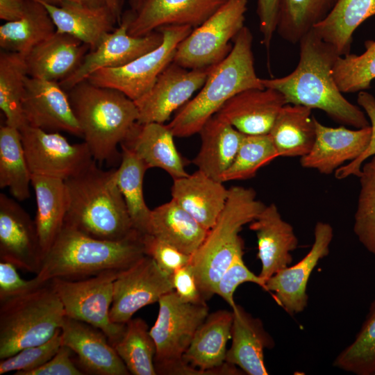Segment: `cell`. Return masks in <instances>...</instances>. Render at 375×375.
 Returning <instances> with one entry per match:
<instances>
[{
    "mask_svg": "<svg viewBox=\"0 0 375 375\" xmlns=\"http://www.w3.org/2000/svg\"><path fill=\"white\" fill-rule=\"evenodd\" d=\"M299 60L290 74L261 78L265 88L281 92L286 103L324 111L337 123L362 128L370 126L365 112L349 102L339 90L333 68L340 56L313 29L299 42Z\"/></svg>",
    "mask_w": 375,
    "mask_h": 375,
    "instance_id": "1",
    "label": "cell"
},
{
    "mask_svg": "<svg viewBox=\"0 0 375 375\" xmlns=\"http://www.w3.org/2000/svg\"><path fill=\"white\" fill-rule=\"evenodd\" d=\"M95 161L65 181L68 207L64 226L103 240L143 235L133 226L115 169L103 170Z\"/></svg>",
    "mask_w": 375,
    "mask_h": 375,
    "instance_id": "2",
    "label": "cell"
},
{
    "mask_svg": "<svg viewBox=\"0 0 375 375\" xmlns=\"http://www.w3.org/2000/svg\"><path fill=\"white\" fill-rule=\"evenodd\" d=\"M143 236L103 240L64 226L44 256L36 276L48 281L56 278L76 280L120 272L145 256Z\"/></svg>",
    "mask_w": 375,
    "mask_h": 375,
    "instance_id": "3",
    "label": "cell"
},
{
    "mask_svg": "<svg viewBox=\"0 0 375 375\" xmlns=\"http://www.w3.org/2000/svg\"><path fill=\"white\" fill-rule=\"evenodd\" d=\"M252 42V33L244 26L234 39L228 56L212 67L198 94L167 124L175 137L199 133L231 97L247 89L265 88L256 73Z\"/></svg>",
    "mask_w": 375,
    "mask_h": 375,
    "instance_id": "4",
    "label": "cell"
},
{
    "mask_svg": "<svg viewBox=\"0 0 375 375\" xmlns=\"http://www.w3.org/2000/svg\"><path fill=\"white\" fill-rule=\"evenodd\" d=\"M92 158L108 161L138 122V110L132 99L115 89L84 80L67 91Z\"/></svg>",
    "mask_w": 375,
    "mask_h": 375,
    "instance_id": "5",
    "label": "cell"
},
{
    "mask_svg": "<svg viewBox=\"0 0 375 375\" xmlns=\"http://www.w3.org/2000/svg\"><path fill=\"white\" fill-rule=\"evenodd\" d=\"M265 206L257 199L253 188L239 185L228 188L224 210L190 262L205 300L214 294L220 277L235 256L244 254V243L239 233Z\"/></svg>",
    "mask_w": 375,
    "mask_h": 375,
    "instance_id": "6",
    "label": "cell"
},
{
    "mask_svg": "<svg viewBox=\"0 0 375 375\" xmlns=\"http://www.w3.org/2000/svg\"><path fill=\"white\" fill-rule=\"evenodd\" d=\"M65 317L51 280L0 302V360L47 342L61 328Z\"/></svg>",
    "mask_w": 375,
    "mask_h": 375,
    "instance_id": "7",
    "label": "cell"
},
{
    "mask_svg": "<svg viewBox=\"0 0 375 375\" xmlns=\"http://www.w3.org/2000/svg\"><path fill=\"white\" fill-rule=\"evenodd\" d=\"M247 0H229L183 40L173 62L187 69L212 67L231 51L233 41L244 26Z\"/></svg>",
    "mask_w": 375,
    "mask_h": 375,
    "instance_id": "8",
    "label": "cell"
},
{
    "mask_svg": "<svg viewBox=\"0 0 375 375\" xmlns=\"http://www.w3.org/2000/svg\"><path fill=\"white\" fill-rule=\"evenodd\" d=\"M156 321L149 332L156 344L154 366L157 374L181 362L193 337L209 314L206 303L181 301L174 291L158 301Z\"/></svg>",
    "mask_w": 375,
    "mask_h": 375,
    "instance_id": "9",
    "label": "cell"
},
{
    "mask_svg": "<svg viewBox=\"0 0 375 375\" xmlns=\"http://www.w3.org/2000/svg\"><path fill=\"white\" fill-rule=\"evenodd\" d=\"M162 43L156 49L119 67L100 69L88 78L92 84L115 89L133 101L144 95L162 72L173 62L180 42L193 30L189 26H165L158 28Z\"/></svg>",
    "mask_w": 375,
    "mask_h": 375,
    "instance_id": "10",
    "label": "cell"
},
{
    "mask_svg": "<svg viewBox=\"0 0 375 375\" xmlns=\"http://www.w3.org/2000/svg\"><path fill=\"white\" fill-rule=\"evenodd\" d=\"M119 273L106 272L76 280L51 279L66 317L101 329L112 345L122 337L125 328V324L113 323L109 315L113 283Z\"/></svg>",
    "mask_w": 375,
    "mask_h": 375,
    "instance_id": "11",
    "label": "cell"
},
{
    "mask_svg": "<svg viewBox=\"0 0 375 375\" xmlns=\"http://www.w3.org/2000/svg\"><path fill=\"white\" fill-rule=\"evenodd\" d=\"M19 130L31 175L65 181L95 160L84 142L72 144L58 132L28 124Z\"/></svg>",
    "mask_w": 375,
    "mask_h": 375,
    "instance_id": "12",
    "label": "cell"
},
{
    "mask_svg": "<svg viewBox=\"0 0 375 375\" xmlns=\"http://www.w3.org/2000/svg\"><path fill=\"white\" fill-rule=\"evenodd\" d=\"M172 291V276L145 255L115 279L110 319L113 323L126 324L140 309L158 302Z\"/></svg>",
    "mask_w": 375,
    "mask_h": 375,
    "instance_id": "13",
    "label": "cell"
},
{
    "mask_svg": "<svg viewBox=\"0 0 375 375\" xmlns=\"http://www.w3.org/2000/svg\"><path fill=\"white\" fill-rule=\"evenodd\" d=\"M131 19V11H128L123 15L117 28L107 33L94 49H90L77 69L59 83L65 90L86 80L100 69L125 65L162 43L163 35L159 29L142 36L130 35Z\"/></svg>",
    "mask_w": 375,
    "mask_h": 375,
    "instance_id": "14",
    "label": "cell"
},
{
    "mask_svg": "<svg viewBox=\"0 0 375 375\" xmlns=\"http://www.w3.org/2000/svg\"><path fill=\"white\" fill-rule=\"evenodd\" d=\"M212 67L191 69L171 62L151 88L134 101L138 110V123L164 124L201 88Z\"/></svg>",
    "mask_w": 375,
    "mask_h": 375,
    "instance_id": "15",
    "label": "cell"
},
{
    "mask_svg": "<svg viewBox=\"0 0 375 375\" xmlns=\"http://www.w3.org/2000/svg\"><path fill=\"white\" fill-rule=\"evenodd\" d=\"M44 254L35 225L14 199L0 194V260L38 274Z\"/></svg>",
    "mask_w": 375,
    "mask_h": 375,
    "instance_id": "16",
    "label": "cell"
},
{
    "mask_svg": "<svg viewBox=\"0 0 375 375\" xmlns=\"http://www.w3.org/2000/svg\"><path fill=\"white\" fill-rule=\"evenodd\" d=\"M333 238L331 225L317 222L314 228V242L308 253L295 265L280 270L266 281V291L273 293L276 301L288 313L293 315L307 307L308 280L319 261L328 255Z\"/></svg>",
    "mask_w": 375,
    "mask_h": 375,
    "instance_id": "17",
    "label": "cell"
},
{
    "mask_svg": "<svg viewBox=\"0 0 375 375\" xmlns=\"http://www.w3.org/2000/svg\"><path fill=\"white\" fill-rule=\"evenodd\" d=\"M22 105L26 124L82 138L67 92L59 82L27 76Z\"/></svg>",
    "mask_w": 375,
    "mask_h": 375,
    "instance_id": "18",
    "label": "cell"
},
{
    "mask_svg": "<svg viewBox=\"0 0 375 375\" xmlns=\"http://www.w3.org/2000/svg\"><path fill=\"white\" fill-rule=\"evenodd\" d=\"M62 344L77 356L85 374L128 375L125 364L99 328L65 317L61 327Z\"/></svg>",
    "mask_w": 375,
    "mask_h": 375,
    "instance_id": "19",
    "label": "cell"
},
{
    "mask_svg": "<svg viewBox=\"0 0 375 375\" xmlns=\"http://www.w3.org/2000/svg\"><path fill=\"white\" fill-rule=\"evenodd\" d=\"M229 0H142L131 11L128 33L142 36L165 26L202 24Z\"/></svg>",
    "mask_w": 375,
    "mask_h": 375,
    "instance_id": "20",
    "label": "cell"
},
{
    "mask_svg": "<svg viewBox=\"0 0 375 375\" xmlns=\"http://www.w3.org/2000/svg\"><path fill=\"white\" fill-rule=\"evenodd\" d=\"M233 312L219 310L208 314L197 328L183 356L200 374H243L237 367L226 362V345L231 338Z\"/></svg>",
    "mask_w": 375,
    "mask_h": 375,
    "instance_id": "21",
    "label": "cell"
},
{
    "mask_svg": "<svg viewBox=\"0 0 375 375\" xmlns=\"http://www.w3.org/2000/svg\"><path fill=\"white\" fill-rule=\"evenodd\" d=\"M316 138L310 151L300 158L301 167L331 174L346 162L356 159L367 148L371 126L351 130L324 126L315 119Z\"/></svg>",
    "mask_w": 375,
    "mask_h": 375,
    "instance_id": "22",
    "label": "cell"
},
{
    "mask_svg": "<svg viewBox=\"0 0 375 375\" xmlns=\"http://www.w3.org/2000/svg\"><path fill=\"white\" fill-rule=\"evenodd\" d=\"M258 242V258L261 262L259 276L266 281L292 262L291 252L299 244L293 226L285 221L274 203L266 205L249 224Z\"/></svg>",
    "mask_w": 375,
    "mask_h": 375,
    "instance_id": "23",
    "label": "cell"
},
{
    "mask_svg": "<svg viewBox=\"0 0 375 375\" xmlns=\"http://www.w3.org/2000/svg\"><path fill=\"white\" fill-rule=\"evenodd\" d=\"M285 104L274 89L251 88L231 97L215 115L244 135H265Z\"/></svg>",
    "mask_w": 375,
    "mask_h": 375,
    "instance_id": "24",
    "label": "cell"
},
{
    "mask_svg": "<svg viewBox=\"0 0 375 375\" xmlns=\"http://www.w3.org/2000/svg\"><path fill=\"white\" fill-rule=\"evenodd\" d=\"M89 49L79 40L56 31L25 56L28 75L60 83L77 69Z\"/></svg>",
    "mask_w": 375,
    "mask_h": 375,
    "instance_id": "25",
    "label": "cell"
},
{
    "mask_svg": "<svg viewBox=\"0 0 375 375\" xmlns=\"http://www.w3.org/2000/svg\"><path fill=\"white\" fill-rule=\"evenodd\" d=\"M231 310L233 312L232 343L227 350L226 362L249 375H267L264 350L274 346V340L259 318L253 317L238 304Z\"/></svg>",
    "mask_w": 375,
    "mask_h": 375,
    "instance_id": "26",
    "label": "cell"
},
{
    "mask_svg": "<svg viewBox=\"0 0 375 375\" xmlns=\"http://www.w3.org/2000/svg\"><path fill=\"white\" fill-rule=\"evenodd\" d=\"M173 181L172 199L209 230L225 207L228 189L199 169Z\"/></svg>",
    "mask_w": 375,
    "mask_h": 375,
    "instance_id": "27",
    "label": "cell"
},
{
    "mask_svg": "<svg viewBox=\"0 0 375 375\" xmlns=\"http://www.w3.org/2000/svg\"><path fill=\"white\" fill-rule=\"evenodd\" d=\"M174 137L164 124L137 122L121 144L131 149L149 169H162L174 180L189 174L175 145Z\"/></svg>",
    "mask_w": 375,
    "mask_h": 375,
    "instance_id": "28",
    "label": "cell"
},
{
    "mask_svg": "<svg viewBox=\"0 0 375 375\" xmlns=\"http://www.w3.org/2000/svg\"><path fill=\"white\" fill-rule=\"evenodd\" d=\"M38 2L48 11L57 32L79 40L90 49H94L107 33L114 30L117 24L107 6L90 7L69 2L55 6Z\"/></svg>",
    "mask_w": 375,
    "mask_h": 375,
    "instance_id": "29",
    "label": "cell"
},
{
    "mask_svg": "<svg viewBox=\"0 0 375 375\" xmlns=\"http://www.w3.org/2000/svg\"><path fill=\"white\" fill-rule=\"evenodd\" d=\"M199 133L201 144L192 162L199 170L221 181L237 154L244 134L217 115L205 123Z\"/></svg>",
    "mask_w": 375,
    "mask_h": 375,
    "instance_id": "30",
    "label": "cell"
},
{
    "mask_svg": "<svg viewBox=\"0 0 375 375\" xmlns=\"http://www.w3.org/2000/svg\"><path fill=\"white\" fill-rule=\"evenodd\" d=\"M31 183L37 205L35 222L44 256L64 226L67 191L65 181L60 178L31 175Z\"/></svg>",
    "mask_w": 375,
    "mask_h": 375,
    "instance_id": "31",
    "label": "cell"
},
{
    "mask_svg": "<svg viewBox=\"0 0 375 375\" xmlns=\"http://www.w3.org/2000/svg\"><path fill=\"white\" fill-rule=\"evenodd\" d=\"M315 119L308 107H282L268 133L278 157L301 158L310 151L316 138Z\"/></svg>",
    "mask_w": 375,
    "mask_h": 375,
    "instance_id": "32",
    "label": "cell"
},
{
    "mask_svg": "<svg viewBox=\"0 0 375 375\" xmlns=\"http://www.w3.org/2000/svg\"><path fill=\"white\" fill-rule=\"evenodd\" d=\"M208 231L173 199L151 210L149 234L188 255L196 252Z\"/></svg>",
    "mask_w": 375,
    "mask_h": 375,
    "instance_id": "33",
    "label": "cell"
},
{
    "mask_svg": "<svg viewBox=\"0 0 375 375\" xmlns=\"http://www.w3.org/2000/svg\"><path fill=\"white\" fill-rule=\"evenodd\" d=\"M375 15V0H337L315 32L340 56L351 53L353 34L368 18Z\"/></svg>",
    "mask_w": 375,
    "mask_h": 375,
    "instance_id": "34",
    "label": "cell"
},
{
    "mask_svg": "<svg viewBox=\"0 0 375 375\" xmlns=\"http://www.w3.org/2000/svg\"><path fill=\"white\" fill-rule=\"evenodd\" d=\"M56 31L44 6L35 0H28L26 11L19 19L0 26V47L3 51L26 56Z\"/></svg>",
    "mask_w": 375,
    "mask_h": 375,
    "instance_id": "35",
    "label": "cell"
},
{
    "mask_svg": "<svg viewBox=\"0 0 375 375\" xmlns=\"http://www.w3.org/2000/svg\"><path fill=\"white\" fill-rule=\"evenodd\" d=\"M122 160L115 169L116 183L125 201L135 231L149 234L151 210L147 206L143 192V181L147 165L131 149L121 144Z\"/></svg>",
    "mask_w": 375,
    "mask_h": 375,
    "instance_id": "36",
    "label": "cell"
},
{
    "mask_svg": "<svg viewBox=\"0 0 375 375\" xmlns=\"http://www.w3.org/2000/svg\"><path fill=\"white\" fill-rule=\"evenodd\" d=\"M31 173L28 167L19 130L7 124L0 127V188H8L22 201L30 196Z\"/></svg>",
    "mask_w": 375,
    "mask_h": 375,
    "instance_id": "37",
    "label": "cell"
},
{
    "mask_svg": "<svg viewBox=\"0 0 375 375\" xmlns=\"http://www.w3.org/2000/svg\"><path fill=\"white\" fill-rule=\"evenodd\" d=\"M27 76L25 56L1 51L0 108L6 117V124L18 129L26 125L22 101Z\"/></svg>",
    "mask_w": 375,
    "mask_h": 375,
    "instance_id": "38",
    "label": "cell"
},
{
    "mask_svg": "<svg viewBox=\"0 0 375 375\" xmlns=\"http://www.w3.org/2000/svg\"><path fill=\"white\" fill-rule=\"evenodd\" d=\"M337 0H281L276 32L297 44L331 12Z\"/></svg>",
    "mask_w": 375,
    "mask_h": 375,
    "instance_id": "39",
    "label": "cell"
},
{
    "mask_svg": "<svg viewBox=\"0 0 375 375\" xmlns=\"http://www.w3.org/2000/svg\"><path fill=\"white\" fill-rule=\"evenodd\" d=\"M148 324L141 318L125 324L122 337L112 344L130 374L156 375V344Z\"/></svg>",
    "mask_w": 375,
    "mask_h": 375,
    "instance_id": "40",
    "label": "cell"
},
{
    "mask_svg": "<svg viewBox=\"0 0 375 375\" xmlns=\"http://www.w3.org/2000/svg\"><path fill=\"white\" fill-rule=\"evenodd\" d=\"M333 366L358 375L375 374V299L353 341L335 358Z\"/></svg>",
    "mask_w": 375,
    "mask_h": 375,
    "instance_id": "41",
    "label": "cell"
},
{
    "mask_svg": "<svg viewBox=\"0 0 375 375\" xmlns=\"http://www.w3.org/2000/svg\"><path fill=\"white\" fill-rule=\"evenodd\" d=\"M278 157L269 134L244 135L237 154L223 174L222 183L254 177L258 171Z\"/></svg>",
    "mask_w": 375,
    "mask_h": 375,
    "instance_id": "42",
    "label": "cell"
},
{
    "mask_svg": "<svg viewBox=\"0 0 375 375\" xmlns=\"http://www.w3.org/2000/svg\"><path fill=\"white\" fill-rule=\"evenodd\" d=\"M365 46L362 54L339 56L334 64L333 75L342 93L367 90L375 80V40L366 41Z\"/></svg>",
    "mask_w": 375,
    "mask_h": 375,
    "instance_id": "43",
    "label": "cell"
},
{
    "mask_svg": "<svg viewBox=\"0 0 375 375\" xmlns=\"http://www.w3.org/2000/svg\"><path fill=\"white\" fill-rule=\"evenodd\" d=\"M360 192L353 232L362 246L375 256V155L360 169Z\"/></svg>",
    "mask_w": 375,
    "mask_h": 375,
    "instance_id": "44",
    "label": "cell"
},
{
    "mask_svg": "<svg viewBox=\"0 0 375 375\" xmlns=\"http://www.w3.org/2000/svg\"><path fill=\"white\" fill-rule=\"evenodd\" d=\"M62 345L61 328L47 342L26 347L15 354L0 360V375L15 372V375L26 372L43 365L49 361Z\"/></svg>",
    "mask_w": 375,
    "mask_h": 375,
    "instance_id": "45",
    "label": "cell"
},
{
    "mask_svg": "<svg viewBox=\"0 0 375 375\" xmlns=\"http://www.w3.org/2000/svg\"><path fill=\"white\" fill-rule=\"evenodd\" d=\"M244 283H253L266 290L265 282L253 274L246 266L243 254H239L223 273L214 289V294H217L226 301L231 309L237 305L233 295L238 287Z\"/></svg>",
    "mask_w": 375,
    "mask_h": 375,
    "instance_id": "46",
    "label": "cell"
},
{
    "mask_svg": "<svg viewBox=\"0 0 375 375\" xmlns=\"http://www.w3.org/2000/svg\"><path fill=\"white\" fill-rule=\"evenodd\" d=\"M143 244L145 255L152 258L160 268L169 276L190 262L192 256L152 235H144Z\"/></svg>",
    "mask_w": 375,
    "mask_h": 375,
    "instance_id": "47",
    "label": "cell"
},
{
    "mask_svg": "<svg viewBox=\"0 0 375 375\" xmlns=\"http://www.w3.org/2000/svg\"><path fill=\"white\" fill-rule=\"evenodd\" d=\"M357 102L370 121V141L365 151L356 159L342 165L335 172V177L338 179H344L351 176L358 177L362 164L375 155V98L365 90L360 91L358 94Z\"/></svg>",
    "mask_w": 375,
    "mask_h": 375,
    "instance_id": "48",
    "label": "cell"
},
{
    "mask_svg": "<svg viewBox=\"0 0 375 375\" xmlns=\"http://www.w3.org/2000/svg\"><path fill=\"white\" fill-rule=\"evenodd\" d=\"M45 282L36 276L31 280H25L19 276L15 265L0 260V302L29 292Z\"/></svg>",
    "mask_w": 375,
    "mask_h": 375,
    "instance_id": "49",
    "label": "cell"
},
{
    "mask_svg": "<svg viewBox=\"0 0 375 375\" xmlns=\"http://www.w3.org/2000/svg\"><path fill=\"white\" fill-rule=\"evenodd\" d=\"M74 352L62 344L56 353L40 367L25 375H83V372L73 360Z\"/></svg>",
    "mask_w": 375,
    "mask_h": 375,
    "instance_id": "50",
    "label": "cell"
},
{
    "mask_svg": "<svg viewBox=\"0 0 375 375\" xmlns=\"http://www.w3.org/2000/svg\"><path fill=\"white\" fill-rule=\"evenodd\" d=\"M172 281L174 291L181 301L191 303H206L190 263L176 270L172 275Z\"/></svg>",
    "mask_w": 375,
    "mask_h": 375,
    "instance_id": "51",
    "label": "cell"
},
{
    "mask_svg": "<svg viewBox=\"0 0 375 375\" xmlns=\"http://www.w3.org/2000/svg\"><path fill=\"white\" fill-rule=\"evenodd\" d=\"M281 0H258L257 14L259 19L262 43L269 49L276 31Z\"/></svg>",
    "mask_w": 375,
    "mask_h": 375,
    "instance_id": "52",
    "label": "cell"
},
{
    "mask_svg": "<svg viewBox=\"0 0 375 375\" xmlns=\"http://www.w3.org/2000/svg\"><path fill=\"white\" fill-rule=\"evenodd\" d=\"M28 0H0V19L7 22L19 19L24 14Z\"/></svg>",
    "mask_w": 375,
    "mask_h": 375,
    "instance_id": "53",
    "label": "cell"
},
{
    "mask_svg": "<svg viewBox=\"0 0 375 375\" xmlns=\"http://www.w3.org/2000/svg\"><path fill=\"white\" fill-rule=\"evenodd\" d=\"M51 5L58 6L62 3L69 2L82 4L90 7H101L106 6V0H36Z\"/></svg>",
    "mask_w": 375,
    "mask_h": 375,
    "instance_id": "54",
    "label": "cell"
},
{
    "mask_svg": "<svg viewBox=\"0 0 375 375\" xmlns=\"http://www.w3.org/2000/svg\"><path fill=\"white\" fill-rule=\"evenodd\" d=\"M106 6L112 14L116 22L119 24L122 19L124 0H106Z\"/></svg>",
    "mask_w": 375,
    "mask_h": 375,
    "instance_id": "55",
    "label": "cell"
},
{
    "mask_svg": "<svg viewBox=\"0 0 375 375\" xmlns=\"http://www.w3.org/2000/svg\"><path fill=\"white\" fill-rule=\"evenodd\" d=\"M142 1V0H129L131 10H135L139 7Z\"/></svg>",
    "mask_w": 375,
    "mask_h": 375,
    "instance_id": "56",
    "label": "cell"
},
{
    "mask_svg": "<svg viewBox=\"0 0 375 375\" xmlns=\"http://www.w3.org/2000/svg\"><path fill=\"white\" fill-rule=\"evenodd\" d=\"M374 375H375V374H374Z\"/></svg>",
    "mask_w": 375,
    "mask_h": 375,
    "instance_id": "57",
    "label": "cell"
}]
</instances>
